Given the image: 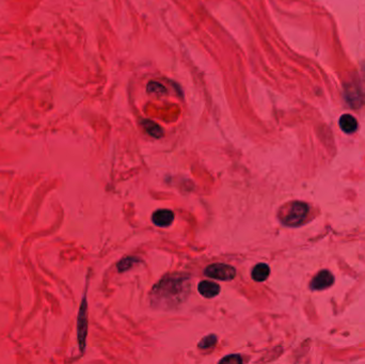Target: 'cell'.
<instances>
[{"mask_svg": "<svg viewBox=\"0 0 365 364\" xmlns=\"http://www.w3.org/2000/svg\"><path fill=\"white\" fill-rule=\"evenodd\" d=\"M204 276L220 281H231L236 276L235 268L227 264H213L205 268Z\"/></svg>", "mask_w": 365, "mask_h": 364, "instance_id": "cell-1", "label": "cell"}, {"mask_svg": "<svg viewBox=\"0 0 365 364\" xmlns=\"http://www.w3.org/2000/svg\"><path fill=\"white\" fill-rule=\"evenodd\" d=\"M309 213V206L302 202H295L291 205L288 215L283 218V223L289 227H297L301 224Z\"/></svg>", "mask_w": 365, "mask_h": 364, "instance_id": "cell-2", "label": "cell"}, {"mask_svg": "<svg viewBox=\"0 0 365 364\" xmlns=\"http://www.w3.org/2000/svg\"><path fill=\"white\" fill-rule=\"evenodd\" d=\"M86 303H85V297H83L82 305L79 310V315H78V343H79V348L81 351H83L85 347V336H86Z\"/></svg>", "mask_w": 365, "mask_h": 364, "instance_id": "cell-3", "label": "cell"}, {"mask_svg": "<svg viewBox=\"0 0 365 364\" xmlns=\"http://www.w3.org/2000/svg\"><path fill=\"white\" fill-rule=\"evenodd\" d=\"M334 282V278L332 274H330L328 270L320 271L314 279L312 280L310 287L313 291H321L331 287Z\"/></svg>", "mask_w": 365, "mask_h": 364, "instance_id": "cell-4", "label": "cell"}, {"mask_svg": "<svg viewBox=\"0 0 365 364\" xmlns=\"http://www.w3.org/2000/svg\"><path fill=\"white\" fill-rule=\"evenodd\" d=\"M152 220L157 227L166 228L171 225L173 220H174V214L170 210H158L153 214Z\"/></svg>", "mask_w": 365, "mask_h": 364, "instance_id": "cell-5", "label": "cell"}, {"mask_svg": "<svg viewBox=\"0 0 365 364\" xmlns=\"http://www.w3.org/2000/svg\"><path fill=\"white\" fill-rule=\"evenodd\" d=\"M198 291L205 298H214L220 293V287L212 281H202L198 285Z\"/></svg>", "mask_w": 365, "mask_h": 364, "instance_id": "cell-6", "label": "cell"}, {"mask_svg": "<svg viewBox=\"0 0 365 364\" xmlns=\"http://www.w3.org/2000/svg\"><path fill=\"white\" fill-rule=\"evenodd\" d=\"M340 127L346 134H353L358 129V122L351 115H343L340 119Z\"/></svg>", "mask_w": 365, "mask_h": 364, "instance_id": "cell-7", "label": "cell"}, {"mask_svg": "<svg viewBox=\"0 0 365 364\" xmlns=\"http://www.w3.org/2000/svg\"><path fill=\"white\" fill-rule=\"evenodd\" d=\"M269 275H270V268L267 264H257L256 266H254L253 269H252L251 276L252 279L256 282H263L265 281Z\"/></svg>", "mask_w": 365, "mask_h": 364, "instance_id": "cell-8", "label": "cell"}, {"mask_svg": "<svg viewBox=\"0 0 365 364\" xmlns=\"http://www.w3.org/2000/svg\"><path fill=\"white\" fill-rule=\"evenodd\" d=\"M142 126L144 127L146 133L154 138H160L162 136L161 128L151 120H143Z\"/></svg>", "mask_w": 365, "mask_h": 364, "instance_id": "cell-9", "label": "cell"}, {"mask_svg": "<svg viewBox=\"0 0 365 364\" xmlns=\"http://www.w3.org/2000/svg\"><path fill=\"white\" fill-rule=\"evenodd\" d=\"M138 262H139V259L136 257H126L124 259H122V261L118 264V268L120 271H126L129 269L130 267H133L134 264H136Z\"/></svg>", "mask_w": 365, "mask_h": 364, "instance_id": "cell-10", "label": "cell"}, {"mask_svg": "<svg viewBox=\"0 0 365 364\" xmlns=\"http://www.w3.org/2000/svg\"><path fill=\"white\" fill-rule=\"evenodd\" d=\"M216 343H217V336L214 334H211V335H207V336L203 337L202 341L200 342L198 345L201 349H206V348L213 347Z\"/></svg>", "mask_w": 365, "mask_h": 364, "instance_id": "cell-11", "label": "cell"}, {"mask_svg": "<svg viewBox=\"0 0 365 364\" xmlns=\"http://www.w3.org/2000/svg\"><path fill=\"white\" fill-rule=\"evenodd\" d=\"M147 92L150 93H155V94H163V93H167V89L164 88V86L159 83V82H156V81H151L149 84H147Z\"/></svg>", "mask_w": 365, "mask_h": 364, "instance_id": "cell-12", "label": "cell"}, {"mask_svg": "<svg viewBox=\"0 0 365 364\" xmlns=\"http://www.w3.org/2000/svg\"><path fill=\"white\" fill-rule=\"evenodd\" d=\"M220 362H225V363H241L242 359L238 356V354H231V356H228L223 358Z\"/></svg>", "mask_w": 365, "mask_h": 364, "instance_id": "cell-13", "label": "cell"}]
</instances>
